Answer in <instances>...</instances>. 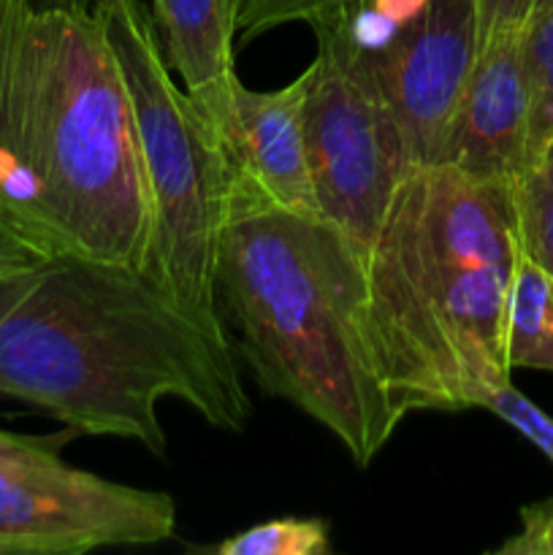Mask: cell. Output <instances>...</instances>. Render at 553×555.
Wrapping results in <instances>:
<instances>
[{
	"mask_svg": "<svg viewBox=\"0 0 553 555\" xmlns=\"http://www.w3.org/2000/svg\"><path fill=\"white\" fill-rule=\"evenodd\" d=\"M0 396L157 459L160 401L220 431H244L253 412L222 320L190 312L146 269L76 253L0 280Z\"/></svg>",
	"mask_w": 553,
	"mask_h": 555,
	"instance_id": "6da1fadb",
	"label": "cell"
},
{
	"mask_svg": "<svg viewBox=\"0 0 553 555\" xmlns=\"http://www.w3.org/2000/svg\"><path fill=\"white\" fill-rule=\"evenodd\" d=\"M0 209L54 253L144 269L150 190L92 5L0 0Z\"/></svg>",
	"mask_w": 553,
	"mask_h": 555,
	"instance_id": "7a4b0ae2",
	"label": "cell"
},
{
	"mask_svg": "<svg viewBox=\"0 0 553 555\" xmlns=\"http://www.w3.org/2000/svg\"><path fill=\"white\" fill-rule=\"evenodd\" d=\"M510 184L412 168L363 255L385 377L407 412L483 406L510 383L504 314L518 255Z\"/></svg>",
	"mask_w": 553,
	"mask_h": 555,
	"instance_id": "3957f363",
	"label": "cell"
},
{
	"mask_svg": "<svg viewBox=\"0 0 553 555\" xmlns=\"http://www.w3.org/2000/svg\"><path fill=\"white\" fill-rule=\"evenodd\" d=\"M217 301L269 396L323 426L369 466L410 412L396 401L369 312L363 255L320 217L239 211L217 260Z\"/></svg>",
	"mask_w": 553,
	"mask_h": 555,
	"instance_id": "277c9868",
	"label": "cell"
},
{
	"mask_svg": "<svg viewBox=\"0 0 553 555\" xmlns=\"http://www.w3.org/2000/svg\"><path fill=\"white\" fill-rule=\"evenodd\" d=\"M133 108L152 206L144 269L190 312L220 318L217 260L231 222V160L193 98L177 85L155 16L141 0H95Z\"/></svg>",
	"mask_w": 553,
	"mask_h": 555,
	"instance_id": "5b68a950",
	"label": "cell"
},
{
	"mask_svg": "<svg viewBox=\"0 0 553 555\" xmlns=\"http://www.w3.org/2000/svg\"><path fill=\"white\" fill-rule=\"evenodd\" d=\"M312 33L318 49L301 74L314 201L320 220L366 255L412 168L372 65L325 27Z\"/></svg>",
	"mask_w": 553,
	"mask_h": 555,
	"instance_id": "8992f818",
	"label": "cell"
},
{
	"mask_svg": "<svg viewBox=\"0 0 553 555\" xmlns=\"http://www.w3.org/2000/svg\"><path fill=\"white\" fill-rule=\"evenodd\" d=\"M177 531L163 491L76 469L47 439L0 431V555H85L157 545Z\"/></svg>",
	"mask_w": 553,
	"mask_h": 555,
	"instance_id": "52a82bcc",
	"label": "cell"
},
{
	"mask_svg": "<svg viewBox=\"0 0 553 555\" xmlns=\"http://www.w3.org/2000/svg\"><path fill=\"white\" fill-rule=\"evenodd\" d=\"M477 60L472 0H428L374 65L410 168L434 166Z\"/></svg>",
	"mask_w": 553,
	"mask_h": 555,
	"instance_id": "ba28073f",
	"label": "cell"
},
{
	"mask_svg": "<svg viewBox=\"0 0 553 555\" xmlns=\"http://www.w3.org/2000/svg\"><path fill=\"white\" fill-rule=\"evenodd\" d=\"M222 144L231 160L233 215L276 206L320 217L304 133V74L266 92L236 79L233 119Z\"/></svg>",
	"mask_w": 553,
	"mask_h": 555,
	"instance_id": "9c48e42d",
	"label": "cell"
},
{
	"mask_svg": "<svg viewBox=\"0 0 553 555\" xmlns=\"http://www.w3.org/2000/svg\"><path fill=\"white\" fill-rule=\"evenodd\" d=\"M524 49L526 30L497 38L477 52L437 163L497 184H513L524 171L529 157V76Z\"/></svg>",
	"mask_w": 553,
	"mask_h": 555,
	"instance_id": "30bf717a",
	"label": "cell"
},
{
	"mask_svg": "<svg viewBox=\"0 0 553 555\" xmlns=\"http://www.w3.org/2000/svg\"><path fill=\"white\" fill-rule=\"evenodd\" d=\"M236 14L239 0H152L168 68L222 141L231 128L239 79Z\"/></svg>",
	"mask_w": 553,
	"mask_h": 555,
	"instance_id": "8fae6325",
	"label": "cell"
},
{
	"mask_svg": "<svg viewBox=\"0 0 553 555\" xmlns=\"http://www.w3.org/2000/svg\"><path fill=\"white\" fill-rule=\"evenodd\" d=\"M504 356L513 369L553 372V274L518 249L504 314Z\"/></svg>",
	"mask_w": 553,
	"mask_h": 555,
	"instance_id": "7c38bea8",
	"label": "cell"
},
{
	"mask_svg": "<svg viewBox=\"0 0 553 555\" xmlns=\"http://www.w3.org/2000/svg\"><path fill=\"white\" fill-rule=\"evenodd\" d=\"M518 244L553 274V135L510 184Z\"/></svg>",
	"mask_w": 553,
	"mask_h": 555,
	"instance_id": "4fadbf2b",
	"label": "cell"
},
{
	"mask_svg": "<svg viewBox=\"0 0 553 555\" xmlns=\"http://www.w3.org/2000/svg\"><path fill=\"white\" fill-rule=\"evenodd\" d=\"M526 76H529V157L553 135V0L537 5L526 27Z\"/></svg>",
	"mask_w": 553,
	"mask_h": 555,
	"instance_id": "5bb4252c",
	"label": "cell"
},
{
	"mask_svg": "<svg viewBox=\"0 0 553 555\" xmlns=\"http://www.w3.org/2000/svg\"><path fill=\"white\" fill-rule=\"evenodd\" d=\"M215 555H329L331 529L323 518H274L206 547Z\"/></svg>",
	"mask_w": 553,
	"mask_h": 555,
	"instance_id": "9a60e30c",
	"label": "cell"
},
{
	"mask_svg": "<svg viewBox=\"0 0 553 555\" xmlns=\"http://www.w3.org/2000/svg\"><path fill=\"white\" fill-rule=\"evenodd\" d=\"M345 0H239L236 33L244 43L291 22H314Z\"/></svg>",
	"mask_w": 553,
	"mask_h": 555,
	"instance_id": "2e32d148",
	"label": "cell"
},
{
	"mask_svg": "<svg viewBox=\"0 0 553 555\" xmlns=\"http://www.w3.org/2000/svg\"><path fill=\"white\" fill-rule=\"evenodd\" d=\"M483 410L493 412L499 421L513 426L515 431L524 434L542 455L553 464V417L545 415L531 399H526L513 383H504L493 388L483 401Z\"/></svg>",
	"mask_w": 553,
	"mask_h": 555,
	"instance_id": "e0dca14e",
	"label": "cell"
},
{
	"mask_svg": "<svg viewBox=\"0 0 553 555\" xmlns=\"http://www.w3.org/2000/svg\"><path fill=\"white\" fill-rule=\"evenodd\" d=\"M52 255L57 253L49 244H43L36 233L27 231L9 211L0 209V280L22 274L41 260L52 258Z\"/></svg>",
	"mask_w": 553,
	"mask_h": 555,
	"instance_id": "ac0fdd59",
	"label": "cell"
},
{
	"mask_svg": "<svg viewBox=\"0 0 553 555\" xmlns=\"http://www.w3.org/2000/svg\"><path fill=\"white\" fill-rule=\"evenodd\" d=\"M475 5L477 52L491 41L524 33L535 14L537 0H472Z\"/></svg>",
	"mask_w": 553,
	"mask_h": 555,
	"instance_id": "d6986e66",
	"label": "cell"
},
{
	"mask_svg": "<svg viewBox=\"0 0 553 555\" xmlns=\"http://www.w3.org/2000/svg\"><path fill=\"white\" fill-rule=\"evenodd\" d=\"M497 555H553V499L520 509V531L493 551Z\"/></svg>",
	"mask_w": 553,
	"mask_h": 555,
	"instance_id": "ffe728a7",
	"label": "cell"
},
{
	"mask_svg": "<svg viewBox=\"0 0 553 555\" xmlns=\"http://www.w3.org/2000/svg\"><path fill=\"white\" fill-rule=\"evenodd\" d=\"M38 3H49V5H92L95 0H38Z\"/></svg>",
	"mask_w": 553,
	"mask_h": 555,
	"instance_id": "44dd1931",
	"label": "cell"
},
{
	"mask_svg": "<svg viewBox=\"0 0 553 555\" xmlns=\"http://www.w3.org/2000/svg\"><path fill=\"white\" fill-rule=\"evenodd\" d=\"M542 3H545V0H537V5H542ZM537 5H535V9H537Z\"/></svg>",
	"mask_w": 553,
	"mask_h": 555,
	"instance_id": "7402d4cb",
	"label": "cell"
}]
</instances>
